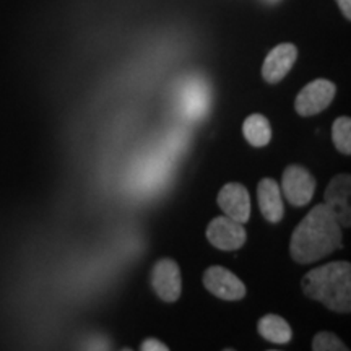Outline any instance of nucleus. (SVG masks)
Here are the masks:
<instances>
[{"mask_svg": "<svg viewBox=\"0 0 351 351\" xmlns=\"http://www.w3.org/2000/svg\"><path fill=\"white\" fill-rule=\"evenodd\" d=\"M341 245V225L326 204H319L293 231L289 252L298 263H313L339 251Z\"/></svg>", "mask_w": 351, "mask_h": 351, "instance_id": "nucleus-1", "label": "nucleus"}, {"mask_svg": "<svg viewBox=\"0 0 351 351\" xmlns=\"http://www.w3.org/2000/svg\"><path fill=\"white\" fill-rule=\"evenodd\" d=\"M257 199L258 207L263 218L270 223L282 221L285 207L282 199V189H280L278 182L271 178H265L258 182L257 186Z\"/></svg>", "mask_w": 351, "mask_h": 351, "instance_id": "nucleus-11", "label": "nucleus"}, {"mask_svg": "<svg viewBox=\"0 0 351 351\" xmlns=\"http://www.w3.org/2000/svg\"><path fill=\"white\" fill-rule=\"evenodd\" d=\"M298 51L296 46L289 43H283L275 46L269 54H267L265 60L262 65V77L263 80L270 85L282 82L285 77L288 75L289 70L293 69V65L296 62Z\"/></svg>", "mask_w": 351, "mask_h": 351, "instance_id": "nucleus-10", "label": "nucleus"}, {"mask_svg": "<svg viewBox=\"0 0 351 351\" xmlns=\"http://www.w3.org/2000/svg\"><path fill=\"white\" fill-rule=\"evenodd\" d=\"M337 88L332 82L324 80H314L302 88L300 95L296 96L295 109L300 116H315V114L322 112L324 109L330 106V103L335 98Z\"/></svg>", "mask_w": 351, "mask_h": 351, "instance_id": "nucleus-4", "label": "nucleus"}, {"mask_svg": "<svg viewBox=\"0 0 351 351\" xmlns=\"http://www.w3.org/2000/svg\"><path fill=\"white\" fill-rule=\"evenodd\" d=\"M140 350L142 351H168L169 348L163 343V341L155 340V339H148L143 341L142 346H140Z\"/></svg>", "mask_w": 351, "mask_h": 351, "instance_id": "nucleus-17", "label": "nucleus"}, {"mask_svg": "<svg viewBox=\"0 0 351 351\" xmlns=\"http://www.w3.org/2000/svg\"><path fill=\"white\" fill-rule=\"evenodd\" d=\"M205 288L213 296L225 301H239L245 296V287L231 270L221 265H212L204 274Z\"/></svg>", "mask_w": 351, "mask_h": 351, "instance_id": "nucleus-7", "label": "nucleus"}, {"mask_svg": "<svg viewBox=\"0 0 351 351\" xmlns=\"http://www.w3.org/2000/svg\"><path fill=\"white\" fill-rule=\"evenodd\" d=\"M257 330L270 343L285 345L291 340L293 332L289 324L283 317L275 314H267L258 320Z\"/></svg>", "mask_w": 351, "mask_h": 351, "instance_id": "nucleus-13", "label": "nucleus"}, {"mask_svg": "<svg viewBox=\"0 0 351 351\" xmlns=\"http://www.w3.org/2000/svg\"><path fill=\"white\" fill-rule=\"evenodd\" d=\"M314 351H346V346L339 337L333 335L332 332H319L313 340Z\"/></svg>", "mask_w": 351, "mask_h": 351, "instance_id": "nucleus-16", "label": "nucleus"}, {"mask_svg": "<svg viewBox=\"0 0 351 351\" xmlns=\"http://www.w3.org/2000/svg\"><path fill=\"white\" fill-rule=\"evenodd\" d=\"M179 103H181L182 112L187 117L200 119V117L207 114L210 103L207 88H205L204 83L189 78L181 88V99H179Z\"/></svg>", "mask_w": 351, "mask_h": 351, "instance_id": "nucleus-12", "label": "nucleus"}, {"mask_svg": "<svg viewBox=\"0 0 351 351\" xmlns=\"http://www.w3.org/2000/svg\"><path fill=\"white\" fill-rule=\"evenodd\" d=\"M150 283L161 301L176 302L182 291V280L179 265L173 258H161L153 267Z\"/></svg>", "mask_w": 351, "mask_h": 351, "instance_id": "nucleus-5", "label": "nucleus"}, {"mask_svg": "<svg viewBox=\"0 0 351 351\" xmlns=\"http://www.w3.org/2000/svg\"><path fill=\"white\" fill-rule=\"evenodd\" d=\"M282 191L287 200L295 207H304L313 200L315 192V179L306 168L298 165L288 166L283 171Z\"/></svg>", "mask_w": 351, "mask_h": 351, "instance_id": "nucleus-3", "label": "nucleus"}, {"mask_svg": "<svg viewBox=\"0 0 351 351\" xmlns=\"http://www.w3.org/2000/svg\"><path fill=\"white\" fill-rule=\"evenodd\" d=\"M218 205L226 217L243 225L251 218V195L243 184L231 182L223 186L218 194Z\"/></svg>", "mask_w": 351, "mask_h": 351, "instance_id": "nucleus-9", "label": "nucleus"}, {"mask_svg": "<svg viewBox=\"0 0 351 351\" xmlns=\"http://www.w3.org/2000/svg\"><path fill=\"white\" fill-rule=\"evenodd\" d=\"M265 2H269V3H276V2H278V0H265Z\"/></svg>", "mask_w": 351, "mask_h": 351, "instance_id": "nucleus-19", "label": "nucleus"}, {"mask_svg": "<svg viewBox=\"0 0 351 351\" xmlns=\"http://www.w3.org/2000/svg\"><path fill=\"white\" fill-rule=\"evenodd\" d=\"M244 138L252 145L254 148L267 147L271 140L270 122L262 114H251L243 124Z\"/></svg>", "mask_w": 351, "mask_h": 351, "instance_id": "nucleus-14", "label": "nucleus"}, {"mask_svg": "<svg viewBox=\"0 0 351 351\" xmlns=\"http://www.w3.org/2000/svg\"><path fill=\"white\" fill-rule=\"evenodd\" d=\"M339 2V5L341 8V12H343L345 19L350 20L351 19V0H337Z\"/></svg>", "mask_w": 351, "mask_h": 351, "instance_id": "nucleus-18", "label": "nucleus"}, {"mask_svg": "<svg viewBox=\"0 0 351 351\" xmlns=\"http://www.w3.org/2000/svg\"><path fill=\"white\" fill-rule=\"evenodd\" d=\"M302 291L311 300L322 302L333 313L348 314L351 311V265L348 262H332L313 269L302 276Z\"/></svg>", "mask_w": 351, "mask_h": 351, "instance_id": "nucleus-2", "label": "nucleus"}, {"mask_svg": "<svg viewBox=\"0 0 351 351\" xmlns=\"http://www.w3.org/2000/svg\"><path fill=\"white\" fill-rule=\"evenodd\" d=\"M351 178L350 174H337L328 182L324 194V204L330 208L333 217L340 223L341 228H350L351 225Z\"/></svg>", "mask_w": 351, "mask_h": 351, "instance_id": "nucleus-8", "label": "nucleus"}, {"mask_svg": "<svg viewBox=\"0 0 351 351\" xmlns=\"http://www.w3.org/2000/svg\"><path fill=\"white\" fill-rule=\"evenodd\" d=\"M332 140L335 143L337 150L343 155L351 153V119L346 116H341L335 119L332 125Z\"/></svg>", "mask_w": 351, "mask_h": 351, "instance_id": "nucleus-15", "label": "nucleus"}, {"mask_svg": "<svg viewBox=\"0 0 351 351\" xmlns=\"http://www.w3.org/2000/svg\"><path fill=\"white\" fill-rule=\"evenodd\" d=\"M207 239L210 244L221 251H238L245 244L247 232H245L243 223L226 217H217L210 221L207 228Z\"/></svg>", "mask_w": 351, "mask_h": 351, "instance_id": "nucleus-6", "label": "nucleus"}]
</instances>
